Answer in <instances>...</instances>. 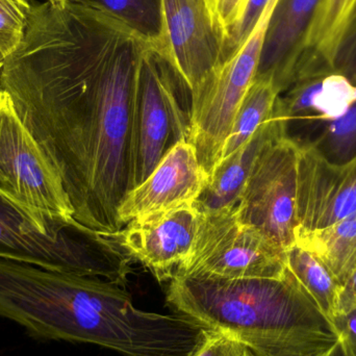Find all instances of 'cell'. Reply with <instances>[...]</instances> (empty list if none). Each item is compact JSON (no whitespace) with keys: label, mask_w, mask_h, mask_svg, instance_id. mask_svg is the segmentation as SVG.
<instances>
[{"label":"cell","mask_w":356,"mask_h":356,"mask_svg":"<svg viewBox=\"0 0 356 356\" xmlns=\"http://www.w3.org/2000/svg\"><path fill=\"white\" fill-rule=\"evenodd\" d=\"M332 164H344L356 156V100L344 114L327 123L309 145Z\"/></svg>","instance_id":"22"},{"label":"cell","mask_w":356,"mask_h":356,"mask_svg":"<svg viewBox=\"0 0 356 356\" xmlns=\"http://www.w3.org/2000/svg\"><path fill=\"white\" fill-rule=\"evenodd\" d=\"M0 318L38 340L97 345L123 356H186L207 328L179 314L137 309L108 280L2 259Z\"/></svg>","instance_id":"2"},{"label":"cell","mask_w":356,"mask_h":356,"mask_svg":"<svg viewBox=\"0 0 356 356\" xmlns=\"http://www.w3.org/2000/svg\"><path fill=\"white\" fill-rule=\"evenodd\" d=\"M323 2L276 1L266 29L255 79L271 81L280 94L290 88Z\"/></svg>","instance_id":"15"},{"label":"cell","mask_w":356,"mask_h":356,"mask_svg":"<svg viewBox=\"0 0 356 356\" xmlns=\"http://www.w3.org/2000/svg\"><path fill=\"white\" fill-rule=\"evenodd\" d=\"M2 66H3V63H1V64H0V72H1Z\"/></svg>","instance_id":"33"},{"label":"cell","mask_w":356,"mask_h":356,"mask_svg":"<svg viewBox=\"0 0 356 356\" xmlns=\"http://www.w3.org/2000/svg\"><path fill=\"white\" fill-rule=\"evenodd\" d=\"M356 307V271L343 286L340 297V314ZM339 314V315H340Z\"/></svg>","instance_id":"29"},{"label":"cell","mask_w":356,"mask_h":356,"mask_svg":"<svg viewBox=\"0 0 356 356\" xmlns=\"http://www.w3.org/2000/svg\"><path fill=\"white\" fill-rule=\"evenodd\" d=\"M317 356H347L346 353H345L344 348H343L342 343L339 342L334 345L332 348H330V350L326 351V353H322V355H319Z\"/></svg>","instance_id":"30"},{"label":"cell","mask_w":356,"mask_h":356,"mask_svg":"<svg viewBox=\"0 0 356 356\" xmlns=\"http://www.w3.org/2000/svg\"><path fill=\"white\" fill-rule=\"evenodd\" d=\"M334 327L347 356H356V307L334 318Z\"/></svg>","instance_id":"28"},{"label":"cell","mask_w":356,"mask_h":356,"mask_svg":"<svg viewBox=\"0 0 356 356\" xmlns=\"http://www.w3.org/2000/svg\"><path fill=\"white\" fill-rule=\"evenodd\" d=\"M286 272V251L243 224L234 207L200 213L192 253L175 274L243 280L282 278Z\"/></svg>","instance_id":"8"},{"label":"cell","mask_w":356,"mask_h":356,"mask_svg":"<svg viewBox=\"0 0 356 356\" xmlns=\"http://www.w3.org/2000/svg\"><path fill=\"white\" fill-rule=\"evenodd\" d=\"M356 213V156L332 164L300 146L296 232L323 229Z\"/></svg>","instance_id":"12"},{"label":"cell","mask_w":356,"mask_h":356,"mask_svg":"<svg viewBox=\"0 0 356 356\" xmlns=\"http://www.w3.org/2000/svg\"><path fill=\"white\" fill-rule=\"evenodd\" d=\"M270 0H249L238 23L226 33L224 39V63L234 56L257 26Z\"/></svg>","instance_id":"25"},{"label":"cell","mask_w":356,"mask_h":356,"mask_svg":"<svg viewBox=\"0 0 356 356\" xmlns=\"http://www.w3.org/2000/svg\"><path fill=\"white\" fill-rule=\"evenodd\" d=\"M332 69L356 86V13L341 40Z\"/></svg>","instance_id":"26"},{"label":"cell","mask_w":356,"mask_h":356,"mask_svg":"<svg viewBox=\"0 0 356 356\" xmlns=\"http://www.w3.org/2000/svg\"><path fill=\"white\" fill-rule=\"evenodd\" d=\"M47 1L54 2V3H62V2L67 1V0H47Z\"/></svg>","instance_id":"31"},{"label":"cell","mask_w":356,"mask_h":356,"mask_svg":"<svg viewBox=\"0 0 356 356\" xmlns=\"http://www.w3.org/2000/svg\"><path fill=\"white\" fill-rule=\"evenodd\" d=\"M200 213L194 204L136 218L116 236L134 261L160 282H170L194 247Z\"/></svg>","instance_id":"11"},{"label":"cell","mask_w":356,"mask_h":356,"mask_svg":"<svg viewBox=\"0 0 356 356\" xmlns=\"http://www.w3.org/2000/svg\"><path fill=\"white\" fill-rule=\"evenodd\" d=\"M249 0H205L211 16L221 29L225 39L226 33L242 18Z\"/></svg>","instance_id":"27"},{"label":"cell","mask_w":356,"mask_h":356,"mask_svg":"<svg viewBox=\"0 0 356 356\" xmlns=\"http://www.w3.org/2000/svg\"><path fill=\"white\" fill-rule=\"evenodd\" d=\"M186 356H255L244 343L220 330L204 328Z\"/></svg>","instance_id":"24"},{"label":"cell","mask_w":356,"mask_h":356,"mask_svg":"<svg viewBox=\"0 0 356 356\" xmlns=\"http://www.w3.org/2000/svg\"><path fill=\"white\" fill-rule=\"evenodd\" d=\"M147 44L110 17L67 1L33 4L4 60L0 89L62 179L73 217L106 234L136 188L135 104Z\"/></svg>","instance_id":"1"},{"label":"cell","mask_w":356,"mask_h":356,"mask_svg":"<svg viewBox=\"0 0 356 356\" xmlns=\"http://www.w3.org/2000/svg\"><path fill=\"white\" fill-rule=\"evenodd\" d=\"M207 178L194 146L182 140L147 179L127 195L119 209L121 223L125 226L136 218L194 204Z\"/></svg>","instance_id":"13"},{"label":"cell","mask_w":356,"mask_h":356,"mask_svg":"<svg viewBox=\"0 0 356 356\" xmlns=\"http://www.w3.org/2000/svg\"><path fill=\"white\" fill-rule=\"evenodd\" d=\"M355 13L356 0H324L305 51L321 58L332 68L334 54Z\"/></svg>","instance_id":"21"},{"label":"cell","mask_w":356,"mask_h":356,"mask_svg":"<svg viewBox=\"0 0 356 356\" xmlns=\"http://www.w3.org/2000/svg\"><path fill=\"white\" fill-rule=\"evenodd\" d=\"M277 0H270L257 26L218 71L191 112L188 141L207 177L221 161L226 139L243 98L254 81L268 22Z\"/></svg>","instance_id":"9"},{"label":"cell","mask_w":356,"mask_h":356,"mask_svg":"<svg viewBox=\"0 0 356 356\" xmlns=\"http://www.w3.org/2000/svg\"><path fill=\"white\" fill-rule=\"evenodd\" d=\"M110 17L152 47H166L163 0H68Z\"/></svg>","instance_id":"18"},{"label":"cell","mask_w":356,"mask_h":356,"mask_svg":"<svg viewBox=\"0 0 356 356\" xmlns=\"http://www.w3.org/2000/svg\"><path fill=\"white\" fill-rule=\"evenodd\" d=\"M296 244L315 254L344 286L356 271V213L323 229L296 232Z\"/></svg>","instance_id":"17"},{"label":"cell","mask_w":356,"mask_h":356,"mask_svg":"<svg viewBox=\"0 0 356 356\" xmlns=\"http://www.w3.org/2000/svg\"><path fill=\"white\" fill-rule=\"evenodd\" d=\"M0 259L102 278L122 288L134 261L116 234L90 229L74 218H56L43 225L1 194Z\"/></svg>","instance_id":"4"},{"label":"cell","mask_w":356,"mask_h":356,"mask_svg":"<svg viewBox=\"0 0 356 356\" xmlns=\"http://www.w3.org/2000/svg\"><path fill=\"white\" fill-rule=\"evenodd\" d=\"M192 94L165 47L146 46L135 104L136 188L191 131Z\"/></svg>","instance_id":"5"},{"label":"cell","mask_w":356,"mask_h":356,"mask_svg":"<svg viewBox=\"0 0 356 356\" xmlns=\"http://www.w3.org/2000/svg\"><path fill=\"white\" fill-rule=\"evenodd\" d=\"M284 95L278 96L273 114L291 129L299 131L292 139L309 145L327 123L344 114L356 100V86L334 71L297 79Z\"/></svg>","instance_id":"14"},{"label":"cell","mask_w":356,"mask_h":356,"mask_svg":"<svg viewBox=\"0 0 356 356\" xmlns=\"http://www.w3.org/2000/svg\"><path fill=\"white\" fill-rule=\"evenodd\" d=\"M4 60H6V58H3V56H2L1 52H0V64H1V63H3Z\"/></svg>","instance_id":"32"},{"label":"cell","mask_w":356,"mask_h":356,"mask_svg":"<svg viewBox=\"0 0 356 356\" xmlns=\"http://www.w3.org/2000/svg\"><path fill=\"white\" fill-rule=\"evenodd\" d=\"M33 6L31 0H0V52L4 58L22 42Z\"/></svg>","instance_id":"23"},{"label":"cell","mask_w":356,"mask_h":356,"mask_svg":"<svg viewBox=\"0 0 356 356\" xmlns=\"http://www.w3.org/2000/svg\"><path fill=\"white\" fill-rule=\"evenodd\" d=\"M300 146L282 121L253 164L236 205L238 220L284 251L296 242Z\"/></svg>","instance_id":"7"},{"label":"cell","mask_w":356,"mask_h":356,"mask_svg":"<svg viewBox=\"0 0 356 356\" xmlns=\"http://www.w3.org/2000/svg\"><path fill=\"white\" fill-rule=\"evenodd\" d=\"M0 194L43 225L56 218H74L60 175L1 89Z\"/></svg>","instance_id":"6"},{"label":"cell","mask_w":356,"mask_h":356,"mask_svg":"<svg viewBox=\"0 0 356 356\" xmlns=\"http://www.w3.org/2000/svg\"><path fill=\"white\" fill-rule=\"evenodd\" d=\"M163 15L166 54L190 89L193 108L224 64V33L205 0H163Z\"/></svg>","instance_id":"10"},{"label":"cell","mask_w":356,"mask_h":356,"mask_svg":"<svg viewBox=\"0 0 356 356\" xmlns=\"http://www.w3.org/2000/svg\"><path fill=\"white\" fill-rule=\"evenodd\" d=\"M166 300L179 315L230 334L255 356H317L340 340L288 269L282 278L175 274Z\"/></svg>","instance_id":"3"},{"label":"cell","mask_w":356,"mask_h":356,"mask_svg":"<svg viewBox=\"0 0 356 356\" xmlns=\"http://www.w3.org/2000/svg\"><path fill=\"white\" fill-rule=\"evenodd\" d=\"M280 94L271 81L254 79L234 116L221 161L245 145L257 129L271 118Z\"/></svg>","instance_id":"20"},{"label":"cell","mask_w":356,"mask_h":356,"mask_svg":"<svg viewBox=\"0 0 356 356\" xmlns=\"http://www.w3.org/2000/svg\"><path fill=\"white\" fill-rule=\"evenodd\" d=\"M280 124L282 120L272 113L271 118L257 129L245 145L217 165L194 202L199 213H213L238 205L259 152Z\"/></svg>","instance_id":"16"},{"label":"cell","mask_w":356,"mask_h":356,"mask_svg":"<svg viewBox=\"0 0 356 356\" xmlns=\"http://www.w3.org/2000/svg\"><path fill=\"white\" fill-rule=\"evenodd\" d=\"M286 266L318 309L330 321H334L340 314L343 286L332 272L311 251L296 243L286 251Z\"/></svg>","instance_id":"19"}]
</instances>
